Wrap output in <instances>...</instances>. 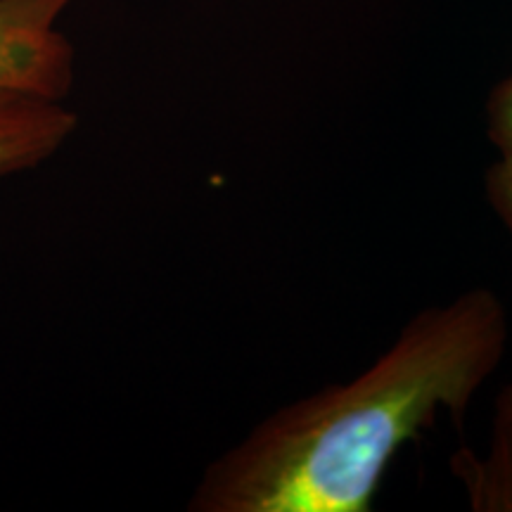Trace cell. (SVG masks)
Wrapping results in <instances>:
<instances>
[{"label": "cell", "mask_w": 512, "mask_h": 512, "mask_svg": "<svg viewBox=\"0 0 512 512\" xmlns=\"http://www.w3.org/2000/svg\"><path fill=\"white\" fill-rule=\"evenodd\" d=\"M508 337V309L489 287L418 311L363 373L256 422L204 470L188 508L368 512L403 448L441 418L463 427Z\"/></svg>", "instance_id": "6da1fadb"}, {"label": "cell", "mask_w": 512, "mask_h": 512, "mask_svg": "<svg viewBox=\"0 0 512 512\" xmlns=\"http://www.w3.org/2000/svg\"><path fill=\"white\" fill-rule=\"evenodd\" d=\"M76 0H0V95L64 100L74 46L60 22Z\"/></svg>", "instance_id": "7a4b0ae2"}, {"label": "cell", "mask_w": 512, "mask_h": 512, "mask_svg": "<svg viewBox=\"0 0 512 512\" xmlns=\"http://www.w3.org/2000/svg\"><path fill=\"white\" fill-rule=\"evenodd\" d=\"M76 131L64 100L0 95V181L48 162Z\"/></svg>", "instance_id": "3957f363"}, {"label": "cell", "mask_w": 512, "mask_h": 512, "mask_svg": "<svg viewBox=\"0 0 512 512\" xmlns=\"http://www.w3.org/2000/svg\"><path fill=\"white\" fill-rule=\"evenodd\" d=\"M448 470L475 512H512V382L498 392L484 451L460 446Z\"/></svg>", "instance_id": "277c9868"}, {"label": "cell", "mask_w": 512, "mask_h": 512, "mask_svg": "<svg viewBox=\"0 0 512 512\" xmlns=\"http://www.w3.org/2000/svg\"><path fill=\"white\" fill-rule=\"evenodd\" d=\"M486 133L498 152H512V74L489 95Z\"/></svg>", "instance_id": "5b68a950"}, {"label": "cell", "mask_w": 512, "mask_h": 512, "mask_svg": "<svg viewBox=\"0 0 512 512\" xmlns=\"http://www.w3.org/2000/svg\"><path fill=\"white\" fill-rule=\"evenodd\" d=\"M486 200L501 223L512 233V152H498V159L486 169Z\"/></svg>", "instance_id": "8992f818"}]
</instances>
